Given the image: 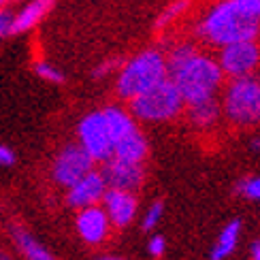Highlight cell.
<instances>
[{
	"instance_id": "8992f818",
	"label": "cell",
	"mask_w": 260,
	"mask_h": 260,
	"mask_svg": "<svg viewBox=\"0 0 260 260\" xmlns=\"http://www.w3.org/2000/svg\"><path fill=\"white\" fill-rule=\"evenodd\" d=\"M218 64L224 75L237 79L254 75V71L260 67V45L258 41H239L224 45L220 51Z\"/></svg>"
},
{
	"instance_id": "52a82bcc",
	"label": "cell",
	"mask_w": 260,
	"mask_h": 260,
	"mask_svg": "<svg viewBox=\"0 0 260 260\" xmlns=\"http://www.w3.org/2000/svg\"><path fill=\"white\" fill-rule=\"evenodd\" d=\"M77 133H79V145L88 151L94 162L96 160L105 162L107 158H111L113 141H111L109 130H107L103 111H94L85 115L79 122Z\"/></svg>"
},
{
	"instance_id": "ba28073f",
	"label": "cell",
	"mask_w": 260,
	"mask_h": 260,
	"mask_svg": "<svg viewBox=\"0 0 260 260\" xmlns=\"http://www.w3.org/2000/svg\"><path fill=\"white\" fill-rule=\"evenodd\" d=\"M92 169H94V160L81 145H67L53 160L51 175L56 179V183L71 188L75 181L88 175Z\"/></svg>"
},
{
	"instance_id": "5bb4252c",
	"label": "cell",
	"mask_w": 260,
	"mask_h": 260,
	"mask_svg": "<svg viewBox=\"0 0 260 260\" xmlns=\"http://www.w3.org/2000/svg\"><path fill=\"white\" fill-rule=\"evenodd\" d=\"M51 9H53V0H32V3H28L17 15H13L11 35H21L26 30H32Z\"/></svg>"
},
{
	"instance_id": "4fadbf2b",
	"label": "cell",
	"mask_w": 260,
	"mask_h": 260,
	"mask_svg": "<svg viewBox=\"0 0 260 260\" xmlns=\"http://www.w3.org/2000/svg\"><path fill=\"white\" fill-rule=\"evenodd\" d=\"M147 139L139 133V130H133L130 135L122 137L120 141L113 143V158H120L126 162H135V165H143V160L147 158Z\"/></svg>"
},
{
	"instance_id": "2e32d148",
	"label": "cell",
	"mask_w": 260,
	"mask_h": 260,
	"mask_svg": "<svg viewBox=\"0 0 260 260\" xmlns=\"http://www.w3.org/2000/svg\"><path fill=\"white\" fill-rule=\"evenodd\" d=\"M103 117H105V124H107V130L111 135V141H120L122 137L130 135L133 130H137V124H135V117L130 111L122 109V107H107L103 109Z\"/></svg>"
},
{
	"instance_id": "5b68a950",
	"label": "cell",
	"mask_w": 260,
	"mask_h": 260,
	"mask_svg": "<svg viewBox=\"0 0 260 260\" xmlns=\"http://www.w3.org/2000/svg\"><path fill=\"white\" fill-rule=\"evenodd\" d=\"M222 111L237 126H254L260 122V79L254 75L237 77L222 96Z\"/></svg>"
},
{
	"instance_id": "d6a6232c",
	"label": "cell",
	"mask_w": 260,
	"mask_h": 260,
	"mask_svg": "<svg viewBox=\"0 0 260 260\" xmlns=\"http://www.w3.org/2000/svg\"><path fill=\"white\" fill-rule=\"evenodd\" d=\"M5 3H7V0H0V9H3V5H5Z\"/></svg>"
},
{
	"instance_id": "44dd1931",
	"label": "cell",
	"mask_w": 260,
	"mask_h": 260,
	"mask_svg": "<svg viewBox=\"0 0 260 260\" xmlns=\"http://www.w3.org/2000/svg\"><path fill=\"white\" fill-rule=\"evenodd\" d=\"M237 192L250 201H260V177H247L237 183Z\"/></svg>"
},
{
	"instance_id": "1f68e13d",
	"label": "cell",
	"mask_w": 260,
	"mask_h": 260,
	"mask_svg": "<svg viewBox=\"0 0 260 260\" xmlns=\"http://www.w3.org/2000/svg\"><path fill=\"white\" fill-rule=\"evenodd\" d=\"M101 260H122V258H115V256H107V258H101Z\"/></svg>"
},
{
	"instance_id": "d4e9b609",
	"label": "cell",
	"mask_w": 260,
	"mask_h": 260,
	"mask_svg": "<svg viewBox=\"0 0 260 260\" xmlns=\"http://www.w3.org/2000/svg\"><path fill=\"white\" fill-rule=\"evenodd\" d=\"M147 250H149V254H151V256L160 258L162 254L167 252V239H165V237H162V235L151 237V241H149V245H147Z\"/></svg>"
},
{
	"instance_id": "f1b7e54d",
	"label": "cell",
	"mask_w": 260,
	"mask_h": 260,
	"mask_svg": "<svg viewBox=\"0 0 260 260\" xmlns=\"http://www.w3.org/2000/svg\"><path fill=\"white\" fill-rule=\"evenodd\" d=\"M252 260H260V241L254 243V247H252Z\"/></svg>"
},
{
	"instance_id": "f546056e",
	"label": "cell",
	"mask_w": 260,
	"mask_h": 260,
	"mask_svg": "<svg viewBox=\"0 0 260 260\" xmlns=\"http://www.w3.org/2000/svg\"><path fill=\"white\" fill-rule=\"evenodd\" d=\"M252 149L260 151V139H254V141H252Z\"/></svg>"
},
{
	"instance_id": "7c38bea8",
	"label": "cell",
	"mask_w": 260,
	"mask_h": 260,
	"mask_svg": "<svg viewBox=\"0 0 260 260\" xmlns=\"http://www.w3.org/2000/svg\"><path fill=\"white\" fill-rule=\"evenodd\" d=\"M101 203H103L105 213L109 215L111 226H117V229H126V226L135 220L137 207H139L135 192L115 190V188H107Z\"/></svg>"
},
{
	"instance_id": "8fae6325",
	"label": "cell",
	"mask_w": 260,
	"mask_h": 260,
	"mask_svg": "<svg viewBox=\"0 0 260 260\" xmlns=\"http://www.w3.org/2000/svg\"><path fill=\"white\" fill-rule=\"evenodd\" d=\"M77 233L79 237L90 243V245H99L103 243L107 237L111 233V222H109V215L105 213V209L101 205H92V207H83L77 213Z\"/></svg>"
},
{
	"instance_id": "ffe728a7",
	"label": "cell",
	"mask_w": 260,
	"mask_h": 260,
	"mask_svg": "<svg viewBox=\"0 0 260 260\" xmlns=\"http://www.w3.org/2000/svg\"><path fill=\"white\" fill-rule=\"evenodd\" d=\"M188 7H190V0H175V3H171V5L160 13L156 26H158V28H167L169 24H173V21L179 19L183 13H186Z\"/></svg>"
},
{
	"instance_id": "30bf717a",
	"label": "cell",
	"mask_w": 260,
	"mask_h": 260,
	"mask_svg": "<svg viewBox=\"0 0 260 260\" xmlns=\"http://www.w3.org/2000/svg\"><path fill=\"white\" fill-rule=\"evenodd\" d=\"M107 192V183L101 175V171H90L88 175H83L79 181H75L67 192V203L73 209H83L92 207V205H101L103 197Z\"/></svg>"
},
{
	"instance_id": "e0dca14e",
	"label": "cell",
	"mask_w": 260,
	"mask_h": 260,
	"mask_svg": "<svg viewBox=\"0 0 260 260\" xmlns=\"http://www.w3.org/2000/svg\"><path fill=\"white\" fill-rule=\"evenodd\" d=\"M239 235H241V222L239 220H233V222L226 224L224 231L218 237V241H215V245H213V250H211V260H224V258H229L237 250Z\"/></svg>"
},
{
	"instance_id": "83f0119b",
	"label": "cell",
	"mask_w": 260,
	"mask_h": 260,
	"mask_svg": "<svg viewBox=\"0 0 260 260\" xmlns=\"http://www.w3.org/2000/svg\"><path fill=\"white\" fill-rule=\"evenodd\" d=\"M11 21H13V15L9 11H0V39L11 35Z\"/></svg>"
},
{
	"instance_id": "9a60e30c",
	"label": "cell",
	"mask_w": 260,
	"mask_h": 260,
	"mask_svg": "<svg viewBox=\"0 0 260 260\" xmlns=\"http://www.w3.org/2000/svg\"><path fill=\"white\" fill-rule=\"evenodd\" d=\"M220 115H222V105L218 101V96L188 105V120H190L192 126H197V128L215 126V122L220 120Z\"/></svg>"
},
{
	"instance_id": "603a6c76",
	"label": "cell",
	"mask_w": 260,
	"mask_h": 260,
	"mask_svg": "<svg viewBox=\"0 0 260 260\" xmlns=\"http://www.w3.org/2000/svg\"><path fill=\"white\" fill-rule=\"evenodd\" d=\"M162 215H165V205H162V201L151 203V207L147 209L145 218H143V231H151L154 226H158Z\"/></svg>"
},
{
	"instance_id": "7402d4cb",
	"label": "cell",
	"mask_w": 260,
	"mask_h": 260,
	"mask_svg": "<svg viewBox=\"0 0 260 260\" xmlns=\"http://www.w3.org/2000/svg\"><path fill=\"white\" fill-rule=\"evenodd\" d=\"M35 73L39 75L41 79H45L49 83H62L64 81L62 71H58L56 67H51L49 62H37L35 64Z\"/></svg>"
},
{
	"instance_id": "6da1fadb",
	"label": "cell",
	"mask_w": 260,
	"mask_h": 260,
	"mask_svg": "<svg viewBox=\"0 0 260 260\" xmlns=\"http://www.w3.org/2000/svg\"><path fill=\"white\" fill-rule=\"evenodd\" d=\"M199 35L218 47L239 41H256L260 35V21L247 15L235 0H220L203 17Z\"/></svg>"
},
{
	"instance_id": "d6986e66",
	"label": "cell",
	"mask_w": 260,
	"mask_h": 260,
	"mask_svg": "<svg viewBox=\"0 0 260 260\" xmlns=\"http://www.w3.org/2000/svg\"><path fill=\"white\" fill-rule=\"evenodd\" d=\"M194 53H199L197 45H192V43H177V45L169 51V56H165V58H167V71H169V73L175 71V69L181 67V64L186 62V60H190Z\"/></svg>"
},
{
	"instance_id": "7a4b0ae2",
	"label": "cell",
	"mask_w": 260,
	"mask_h": 260,
	"mask_svg": "<svg viewBox=\"0 0 260 260\" xmlns=\"http://www.w3.org/2000/svg\"><path fill=\"white\" fill-rule=\"evenodd\" d=\"M169 79L177 85L183 103L190 105V103H199V101L218 96L224 81V73L220 69L218 60L199 51L190 60L183 62L181 67L171 71Z\"/></svg>"
},
{
	"instance_id": "ac0fdd59",
	"label": "cell",
	"mask_w": 260,
	"mask_h": 260,
	"mask_svg": "<svg viewBox=\"0 0 260 260\" xmlns=\"http://www.w3.org/2000/svg\"><path fill=\"white\" fill-rule=\"evenodd\" d=\"M13 237H15V243L19 247V252L24 254L26 260H58L49 250H45V247H43L28 231L13 229Z\"/></svg>"
},
{
	"instance_id": "cb8c5ba5",
	"label": "cell",
	"mask_w": 260,
	"mask_h": 260,
	"mask_svg": "<svg viewBox=\"0 0 260 260\" xmlns=\"http://www.w3.org/2000/svg\"><path fill=\"white\" fill-rule=\"evenodd\" d=\"M122 64H124V62H122L120 58H107L105 62H101L99 67L94 69L92 75H94L96 79H103V77H107V75H111V73H115V71H120V69H122Z\"/></svg>"
},
{
	"instance_id": "484cf974",
	"label": "cell",
	"mask_w": 260,
	"mask_h": 260,
	"mask_svg": "<svg viewBox=\"0 0 260 260\" xmlns=\"http://www.w3.org/2000/svg\"><path fill=\"white\" fill-rule=\"evenodd\" d=\"M235 3L239 5L250 17L260 21V0H235Z\"/></svg>"
},
{
	"instance_id": "4316f807",
	"label": "cell",
	"mask_w": 260,
	"mask_h": 260,
	"mask_svg": "<svg viewBox=\"0 0 260 260\" xmlns=\"http://www.w3.org/2000/svg\"><path fill=\"white\" fill-rule=\"evenodd\" d=\"M11 165H15V151L7 145H0V167H11Z\"/></svg>"
},
{
	"instance_id": "9c48e42d",
	"label": "cell",
	"mask_w": 260,
	"mask_h": 260,
	"mask_svg": "<svg viewBox=\"0 0 260 260\" xmlns=\"http://www.w3.org/2000/svg\"><path fill=\"white\" fill-rule=\"evenodd\" d=\"M101 175L107 183V188H115V190H126V192H135L143 186L145 181V169L143 165H135V162H126L120 158H107L105 167L101 171Z\"/></svg>"
},
{
	"instance_id": "277c9868",
	"label": "cell",
	"mask_w": 260,
	"mask_h": 260,
	"mask_svg": "<svg viewBox=\"0 0 260 260\" xmlns=\"http://www.w3.org/2000/svg\"><path fill=\"white\" fill-rule=\"evenodd\" d=\"M181 94L177 90V85L173 83L169 77L156 83L154 88L145 90L143 94L130 99V113L133 117L141 122H169L183 111Z\"/></svg>"
},
{
	"instance_id": "4dcf8cb0",
	"label": "cell",
	"mask_w": 260,
	"mask_h": 260,
	"mask_svg": "<svg viewBox=\"0 0 260 260\" xmlns=\"http://www.w3.org/2000/svg\"><path fill=\"white\" fill-rule=\"evenodd\" d=\"M0 260H11V256H9V254H5V252H0Z\"/></svg>"
},
{
	"instance_id": "3957f363",
	"label": "cell",
	"mask_w": 260,
	"mask_h": 260,
	"mask_svg": "<svg viewBox=\"0 0 260 260\" xmlns=\"http://www.w3.org/2000/svg\"><path fill=\"white\" fill-rule=\"evenodd\" d=\"M167 77H169V71H167L165 53L158 49H145L122 64L120 73H117L115 88L122 99L130 101L135 96L143 94L145 90L154 88L156 83H160Z\"/></svg>"
}]
</instances>
